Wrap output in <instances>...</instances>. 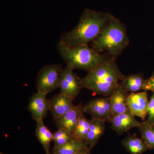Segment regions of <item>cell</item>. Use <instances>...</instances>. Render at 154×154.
<instances>
[{"label": "cell", "instance_id": "cell-23", "mask_svg": "<svg viewBox=\"0 0 154 154\" xmlns=\"http://www.w3.org/2000/svg\"><path fill=\"white\" fill-rule=\"evenodd\" d=\"M144 91L154 92V72L151 76L146 80L143 88Z\"/></svg>", "mask_w": 154, "mask_h": 154}, {"label": "cell", "instance_id": "cell-22", "mask_svg": "<svg viewBox=\"0 0 154 154\" xmlns=\"http://www.w3.org/2000/svg\"><path fill=\"white\" fill-rule=\"evenodd\" d=\"M148 119L146 122L148 124L152 125L154 124V92H153L151 97L149 101L148 110Z\"/></svg>", "mask_w": 154, "mask_h": 154}, {"label": "cell", "instance_id": "cell-9", "mask_svg": "<svg viewBox=\"0 0 154 154\" xmlns=\"http://www.w3.org/2000/svg\"><path fill=\"white\" fill-rule=\"evenodd\" d=\"M46 94L37 92L30 97L28 109L35 121L43 119L50 110L49 101Z\"/></svg>", "mask_w": 154, "mask_h": 154}, {"label": "cell", "instance_id": "cell-8", "mask_svg": "<svg viewBox=\"0 0 154 154\" xmlns=\"http://www.w3.org/2000/svg\"><path fill=\"white\" fill-rule=\"evenodd\" d=\"M149 103L147 91L131 93L128 98V109L134 116L140 117L144 121L147 116Z\"/></svg>", "mask_w": 154, "mask_h": 154}, {"label": "cell", "instance_id": "cell-7", "mask_svg": "<svg viewBox=\"0 0 154 154\" xmlns=\"http://www.w3.org/2000/svg\"><path fill=\"white\" fill-rule=\"evenodd\" d=\"M60 88V93L73 100L79 94L83 88L81 79L68 66L66 65L62 71Z\"/></svg>", "mask_w": 154, "mask_h": 154}, {"label": "cell", "instance_id": "cell-20", "mask_svg": "<svg viewBox=\"0 0 154 154\" xmlns=\"http://www.w3.org/2000/svg\"><path fill=\"white\" fill-rule=\"evenodd\" d=\"M137 128L149 149H154V124L151 125L145 121Z\"/></svg>", "mask_w": 154, "mask_h": 154}, {"label": "cell", "instance_id": "cell-13", "mask_svg": "<svg viewBox=\"0 0 154 154\" xmlns=\"http://www.w3.org/2000/svg\"><path fill=\"white\" fill-rule=\"evenodd\" d=\"M73 99L60 93L53 97L49 100L50 110L54 118H58L64 115L74 107Z\"/></svg>", "mask_w": 154, "mask_h": 154}, {"label": "cell", "instance_id": "cell-1", "mask_svg": "<svg viewBox=\"0 0 154 154\" xmlns=\"http://www.w3.org/2000/svg\"><path fill=\"white\" fill-rule=\"evenodd\" d=\"M113 17L109 12L85 9L77 26L71 31L63 33L60 41L69 47L88 45L101 34Z\"/></svg>", "mask_w": 154, "mask_h": 154}, {"label": "cell", "instance_id": "cell-12", "mask_svg": "<svg viewBox=\"0 0 154 154\" xmlns=\"http://www.w3.org/2000/svg\"><path fill=\"white\" fill-rule=\"evenodd\" d=\"M129 95L119 85L109 96L111 102L112 119L116 116L128 110L127 100Z\"/></svg>", "mask_w": 154, "mask_h": 154}, {"label": "cell", "instance_id": "cell-24", "mask_svg": "<svg viewBox=\"0 0 154 154\" xmlns=\"http://www.w3.org/2000/svg\"><path fill=\"white\" fill-rule=\"evenodd\" d=\"M91 151L88 147H86L80 150L75 154H91Z\"/></svg>", "mask_w": 154, "mask_h": 154}, {"label": "cell", "instance_id": "cell-17", "mask_svg": "<svg viewBox=\"0 0 154 154\" xmlns=\"http://www.w3.org/2000/svg\"><path fill=\"white\" fill-rule=\"evenodd\" d=\"M35 135L38 141L43 147L46 154H50V143L53 141V134L45 125L43 119L36 121Z\"/></svg>", "mask_w": 154, "mask_h": 154}, {"label": "cell", "instance_id": "cell-16", "mask_svg": "<svg viewBox=\"0 0 154 154\" xmlns=\"http://www.w3.org/2000/svg\"><path fill=\"white\" fill-rule=\"evenodd\" d=\"M122 144L131 154H143L150 150L142 138L131 134L122 140Z\"/></svg>", "mask_w": 154, "mask_h": 154}, {"label": "cell", "instance_id": "cell-21", "mask_svg": "<svg viewBox=\"0 0 154 154\" xmlns=\"http://www.w3.org/2000/svg\"><path fill=\"white\" fill-rule=\"evenodd\" d=\"M54 147L61 146L75 140V138L71 133L65 128L59 129L53 133Z\"/></svg>", "mask_w": 154, "mask_h": 154}, {"label": "cell", "instance_id": "cell-4", "mask_svg": "<svg viewBox=\"0 0 154 154\" xmlns=\"http://www.w3.org/2000/svg\"><path fill=\"white\" fill-rule=\"evenodd\" d=\"M57 48L60 54L72 69H81L89 72L107 61L109 58L96 52L87 45L69 47L60 41Z\"/></svg>", "mask_w": 154, "mask_h": 154}, {"label": "cell", "instance_id": "cell-14", "mask_svg": "<svg viewBox=\"0 0 154 154\" xmlns=\"http://www.w3.org/2000/svg\"><path fill=\"white\" fill-rule=\"evenodd\" d=\"M105 122L92 118L86 143L90 150L96 145L105 131Z\"/></svg>", "mask_w": 154, "mask_h": 154}, {"label": "cell", "instance_id": "cell-3", "mask_svg": "<svg viewBox=\"0 0 154 154\" xmlns=\"http://www.w3.org/2000/svg\"><path fill=\"white\" fill-rule=\"evenodd\" d=\"M129 41L125 26L114 17L92 42V48L99 53H105L107 57L115 60L128 46Z\"/></svg>", "mask_w": 154, "mask_h": 154}, {"label": "cell", "instance_id": "cell-19", "mask_svg": "<svg viewBox=\"0 0 154 154\" xmlns=\"http://www.w3.org/2000/svg\"><path fill=\"white\" fill-rule=\"evenodd\" d=\"M88 147L86 142L74 140L61 146L55 147L54 154H75L82 149Z\"/></svg>", "mask_w": 154, "mask_h": 154}, {"label": "cell", "instance_id": "cell-25", "mask_svg": "<svg viewBox=\"0 0 154 154\" xmlns=\"http://www.w3.org/2000/svg\"><path fill=\"white\" fill-rule=\"evenodd\" d=\"M0 154H5L3 153H2V152H1V153H0Z\"/></svg>", "mask_w": 154, "mask_h": 154}, {"label": "cell", "instance_id": "cell-10", "mask_svg": "<svg viewBox=\"0 0 154 154\" xmlns=\"http://www.w3.org/2000/svg\"><path fill=\"white\" fill-rule=\"evenodd\" d=\"M84 113V105L81 103L74 106L64 115L54 118V122L58 129L65 128L73 134L80 117Z\"/></svg>", "mask_w": 154, "mask_h": 154}, {"label": "cell", "instance_id": "cell-5", "mask_svg": "<svg viewBox=\"0 0 154 154\" xmlns=\"http://www.w3.org/2000/svg\"><path fill=\"white\" fill-rule=\"evenodd\" d=\"M62 66L60 64L45 66L38 72L36 86L37 92L47 95L60 88Z\"/></svg>", "mask_w": 154, "mask_h": 154}, {"label": "cell", "instance_id": "cell-11", "mask_svg": "<svg viewBox=\"0 0 154 154\" xmlns=\"http://www.w3.org/2000/svg\"><path fill=\"white\" fill-rule=\"evenodd\" d=\"M111 129L119 135L123 134L133 128L139 126L141 122L137 121L128 109L124 113L116 116L111 121Z\"/></svg>", "mask_w": 154, "mask_h": 154}, {"label": "cell", "instance_id": "cell-18", "mask_svg": "<svg viewBox=\"0 0 154 154\" xmlns=\"http://www.w3.org/2000/svg\"><path fill=\"white\" fill-rule=\"evenodd\" d=\"M91 121V119L86 118L84 114L81 116L73 133L75 140L86 142Z\"/></svg>", "mask_w": 154, "mask_h": 154}, {"label": "cell", "instance_id": "cell-15", "mask_svg": "<svg viewBox=\"0 0 154 154\" xmlns=\"http://www.w3.org/2000/svg\"><path fill=\"white\" fill-rule=\"evenodd\" d=\"M146 79L142 73L124 76L119 82V85L128 93H135L143 90Z\"/></svg>", "mask_w": 154, "mask_h": 154}, {"label": "cell", "instance_id": "cell-6", "mask_svg": "<svg viewBox=\"0 0 154 154\" xmlns=\"http://www.w3.org/2000/svg\"><path fill=\"white\" fill-rule=\"evenodd\" d=\"M84 113L92 116V118L110 122L111 117V102L109 97L92 99L84 105Z\"/></svg>", "mask_w": 154, "mask_h": 154}, {"label": "cell", "instance_id": "cell-2", "mask_svg": "<svg viewBox=\"0 0 154 154\" xmlns=\"http://www.w3.org/2000/svg\"><path fill=\"white\" fill-rule=\"evenodd\" d=\"M123 76L115 60L109 58L88 72L81 80L83 88L91 90L94 94L109 97Z\"/></svg>", "mask_w": 154, "mask_h": 154}]
</instances>
